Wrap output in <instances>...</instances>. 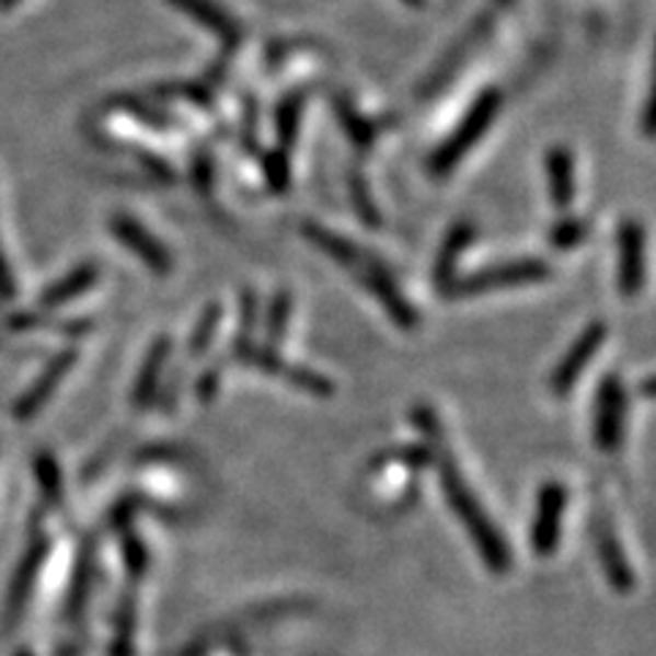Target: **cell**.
<instances>
[{
	"instance_id": "1",
	"label": "cell",
	"mask_w": 656,
	"mask_h": 656,
	"mask_svg": "<svg viewBox=\"0 0 656 656\" xmlns=\"http://www.w3.org/2000/svg\"><path fill=\"white\" fill-rule=\"evenodd\" d=\"M440 462V487H444L446 500H449L451 511L460 517V522L465 526L468 537L471 542L476 544L479 555L487 564L490 572L495 575H506L511 566V553L506 548V539L500 537L495 522L490 520V515L484 511V506L479 504V498L473 495V490L468 487L465 476L457 468V462L451 460L449 451H440L438 454Z\"/></svg>"
},
{
	"instance_id": "2",
	"label": "cell",
	"mask_w": 656,
	"mask_h": 656,
	"mask_svg": "<svg viewBox=\"0 0 656 656\" xmlns=\"http://www.w3.org/2000/svg\"><path fill=\"white\" fill-rule=\"evenodd\" d=\"M500 104H504V93L500 88L490 85L479 93L471 102V107L465 110V115L460 118V124L451 129V135L429 153V175L433 179H446L468 153L473 151L479 140H484V135L490 131V126L495 124L500 113Z\"/></svg>"
},
{
	"instance_id": "3",
	"label": "cell",
	"mask_w": 656,
	"mask_h": 656,
	"mask_svg": "<svg viewBox=\"0 0 656 656\" xmlns=\"http://www.w3.org/2000/svg\"><path fill=\"white\" fill-rule=\"evenodd\" d=\"M550 277V266L542 257H515V261L495 263L479 272L454 277V283L444 290L449 299H471V296L495 294V290L522 288V285L542 283Z\"/></svg>"
},
{
	"instance_id": "4",
	"label": "cell",
	"mask_w": 656,
	"mask_h": 656,
	"mask_svg": "<svg viewBox=\"0 0 656 656\" xmlns=\"http://www.w3.org/2000/svg\"><path fill=\"white\" fill-rule=\"evenodd\" d=\"M347 272L358 279V285H361L367 294H372L375 299H378V304L383 307L385 315H389L396 326L405 331L418 329L416 307L407 301V296L402 294L396 279L391 277L389 268L383 266V261H378V257L369 255V252H361V257H358Z\"/></svg>"
},
{
	"instance_id": "5",
	"label": "cell",
	"mask_w": 656,
	"mask_h": 656,
	"mask_svg": "<svg viewBox=\"0 0 656 656\" xmlns=\"http://www.w3.org/2000/svg\"><path fill=\"white\" fill-rule=\"evenodd\" d=\"M110 230L120 241V246H126L131 255L140 257V263L148 272H153L157 277H168L173 272V255H170V250L140 219H135L131 214H115L110 219Z\"/></svg>"
},
{
	"instance_id": "6",
	"label": "cell",
	"mask_w": 656,
	"mask_h": 656,
	"mask_svg": "<svg viewBox=\"0 0 656 656\" xmlns=\"http://www.w3.org/2000/svg\"><path fill=\"white\" fill-rule=\"evenodd\" d=\"M605 339H608V326H605L602 321L588 323V326L580 331V336L572 342L569 350L564 353V358H561L553 369L550 389H553L555 396H569V391L575 389L577 380H580V375L586 372L588 364L597 358L599 347L605 345Z\"/></svg>"
},
{
	"instance_id": "7",
	"label": "cell",
	"mask_w": 656,
	"mask_h": 656,
	"mask_svg": "<svg viewBox=\"0 0 656 656\" xmlns=\"http://www.w3.org/2000/svg\"><path fill=\"white\" fill-rule=\"evenodd\" d=\"M239 358H241V361L252 364V367L263 369V372L277 375V378L288 380V383L296 385V389H304V391H310V394H315V396H331V394H334V383H331L326 375L315 372V369L304 367V364L288 361V358H283L277 350H272V347L250 345L244 353H241Z\"/></svg>"
},
{
	"instance_id": "8",
	"label": "cell",
	"mask_w": 656,
	"mask_h": 656,
	"mask_svg": "<svg viewBox=\"0 0 656 656\" xmlns=\"http://www.w3.org/2000/svg\"><path fill=\"white\" fill-rule=\"evenodd\" d=\"M624 411H626V391L619 375H608L599 385L597 396V424H594V440L602 451H615L624 435Z\"/></svg>"
},
{
	"instance_id": "9",
	"label": "cell",
	"mask_w": 656,
	"mask_h": 656,
	"mask_svg": "<svg viewBox=\"0 0 656 656\" xmlns=\"http://www.w3.org/2000/svg\"><path fill=\"white\" fill-rule=\"evenodd\" d=\"M566 509V490L564 484L550 482L539 490L537 500V517H533V531H531V544L533 553L539 559H550L559 548L561 539V520H564Z\"/></svg>"
},
{
	"instance_id": "10",
	"label": "cell",
	"mask_w": 656,
	"mask_h": 656,
	"mask_svg": "<svg viewBox=\"0 0 656 656\" xmlns=\"http://www.w3.org/2000/svg\"><path fill=\"white\" fill-rule=\"evenodd\" d=\"M646 285V230L637 219L619 228V290L635 299Z\"/></svg>"
},
{
	"instance_id": "11",
	"label": "cell",
	"mask_w": 656,
	"mask_h": 656,
	"mask_svg": "<svg viewBox=\"0 0 656 656\" xmlns=\"http://www.w3.org/2000/svg\"><path fill=\"white\" fill-rule=\"evenodd\" d=\"M168 3L184 11L200 27H206L228 49H239L244 44V27H241V22L225 5H219L217 0H168Z\"/></svg>"
},
{
	"instance_id": "12",
	"label": "cell",
	"mask_w": 656,
	"mask_h": 656,
	"mask_svg": "<svg viewBox=\"0 0 656 656\" xmlns=\"http://www.w3.org/2000/svg\"><path fill=\"white\" fill-rule=\"evenodd\" d=\"M473 239H476V228H473V222H468V219H460V222L451 225L449 233L444 235V244H440L433 263V283L440 294L454 283L460 257L465 255L468 246L473 244Z\"/></svg>"
},
{
	"instance_id": "13",
	"label": "cell",
	"mask_w": 656,
	"mask_h": 656,
	"mask_svg": "<svg viewBox=\"0 0 656 656\" xmlns=\"http://www.w3.org/2000/svg\"><path fill=\"white\" fill-rule=\"evenodd\" d=\"M544 170H548V189L555 211L566 214L575 206L577 179H575V157L566 146H553L544 153Z\"/></svg>"
},
{
	"instance_id": "14",
	"label": "cell",
	"mask_w": 656,
	"mask_h": 656,
	"mask_svg": "<svg viewBox=\"0 0 656 656\" xmlns=\"http://www.w3.org/2000/svg\"><path fill=\"white\" fill-rule=\"evenodd\" d=\"M47 555H49V539H38V542H33L31 548H27L20 569H16L14 580H11L9 597H5V621H9V624H14V621L20 619V610L25 608L27 597H31L33 586H36L38 569L44 566Z\"/></svg>"
},
{
	"instance_id": "15",
	"label": "cell",
	"mask_w": 656,
	"mask_h": 656,
	"mask_svg": "<svg viewBox=\"0 0 656 656\" xmlns=\"http://www.w3.org/2000/svg\"><path fill=\"white\" fill-rule=\"evenodd\" d=\"M594 537H597L599 561H602V569H605V577H608V583L619 594H630L632 588H635V575H632L630 561H626L613 528H610L605 520H599L597 526H594Z\"/></svg>"
},
{
	"instance_id": "16",
	"label": "cell",
	"mask_w": 656,
	"mask_h": 656,
	"mask_svg": "<svg viewBox=\"0 0 656 656\" xmlns=\"http://www.w3.org/2000/svg\"><path fill=\"white\" fill-rule=\"evenodd\" d=\"M77 361V353L74 350H64L58 353V356L53 358V361L47 364V369H44L42 375H38L36 383L27 389V394H22V400L16 402L14 413L16 418H33L38 411L44 407V402L53 396V391L58 389L60 380L66 378V372L71 369V364Z\"/></svg>"
},
{
	"instance_id": "17",
	"label": "cell",
	"mask_w": 656,
	"mask_h": 656,
	"mask_svg": "<svg viewBox=\"0 0 656 656\" xmlns=\"http://www.w3.org/2000/svg\"><path fill=\"white\" fill-rule=\"evenodd\" d=\"M170 347H173V342H170L168 334H162L159 339H153V345L148 347V356H146V361H142L140 375H137L135 389H131V402H135L137 407L151 405L153 396H157L159 380H162V369H164V364H168V356H170Z\"/></svg>"
},
{
	"instance_id": "18",
	"label": "cell",
	"mask_w": 656,
	"mask_h": 656,
	"mask_svg": "<svg viewBox=\"0 0 656 656\" xmlns=\"http://www.w3.org/2000/svg\"><path fill=\"white\" fill-rule=\"evenodd\" d=\"M301 235H304V239L310 241V244L315 246L318 252H323V255L331 257L336 266L345 268V272L353 266V263L358 261V257H361V252H364L361 246L353 244L350 239L339 235L336 230H329L326 225L304 222V225H301Z\"/></svg>"
},
{
	"instance_id": "19",
	"label": "cell",
	"mask_w": 656,
	"mask_h": 656,
	"mask_svg": "<svg viewBox=\"0 0 656 656\" xmlns=\"http://www.w3.org/2000/svg\"><path fill=\"white\" fill-rule=\"evenodd\" d=\"M96 277H99V268L93 266V263H82V266H77L74 272L66 274L64 279H58V283L42 296V307H60L64 301L77 299V296L85 294L88 288H93Z\"/></svg>"
},
{
	"instance_id": "20",
	"label": "cell",
	"mask_w": 656,
	"mask_h": 656,
	"mask_svg": "<svg viewBox=\"0 0 656 656\" xmlns=\"http://www.w3.org/2000/svg\"><path fill=\"white\" fill-rule=\"evenodd\" d=\"M301 113H304V93L294 91L285 93L277 104V113H274V126H277L279 146L288 151L296 146L301 129Z\"/></svg>"
},
{
	"instance_id": "21",
	"label": "cell",
	"mask_w": 656,
	"mask_h": 656,
	"mask_svg": "<svg viewBox=\"0 0 656 656\" xmlns=\"http://www.w3.org/2000/svg\"><path fill=\"white\" fill-rule=\"evenodd\" d=\"M290 315H294V294L288 288H279L266 315V347L277 350L283 345V339L288 336Z\"/></svg>"
},
{
	"instance_id": "22",
	"label": "cell",
	"mask_w": 656,
	"mask_h": 656,
	"mask_svg": "<svg viewBox=\"0 0 656 656\" xmlns=\"http://www.w3.org/2000/svg\"><path fill=\"white\" fill-rule=\"evenodd\" d=\"M347 189H350V206L353 211H356V217L361 219L364 228L369 230H380V211L378 206H375L372 195H369V184L364 181L361 173H353L350 179H347Z\"/></svg>"
},
{
	"instance_id": "23",
	"label": "cell",
	"mask_w": 656,
	"mask_h": 656,
	"mask_svg": "<svg viewBox=\"0 0 656 656\" xmlns=\"http://www.w3.org/2000/svg\"><path fill=\"white\" fill-rule=\"evenodd\" d=\"M336 118H339L342 129H345V135L350 137L356 146H369V142L375 140L372 124H369L347 99H336Z\"/></svg>"
},
{
	"instance_id": "24",
	"label": "cell",
	"mask_w": 656,
	"mask_h": 656,
	"mask_svg": "<svg viewBox=\"0 0 656 656\" xmlns=\"http://www.w3.org/2000/svg\"><path fill=\"white\" fill-rule=\"evenodd\" d=\"M219 323H222V304H208L206 312L200 315V321H197L195 331H192V339H189V353L192 356H203V353L211 347L214 336H217Z\"/></svg>"
},
{
	"instance_id": "25",
	"label": "cell",
	"mask_w": 656,
	"mask_h": 656,
	"mask_svg": "<svg viewBox=\"0 0 656 656\" xmlns=\"http://www.w3.org/2000/svg\"><path fill=\"white\" fill-rule=\"evenodd\" d=\"M263 173H266L272 192L283 195L290 189V159L285 148H274V151L263 153Z\"/></svg>"
},
{
	"instance_id": "26",
	"label": "cell",
	"mask_w": 656,
	"mask_h": 656,
	"mask_svg": "<svg viewBox=\"0 0 656 656\" xmlns=\"http://www.w3.org/2000/svg\"><path fill=\"white\" fill-rule=\"evenodd\" d=\"M36 479H38V487H42L44 498H47L53 506H58L60 498H64V484H60V468H58V462H55L53 454L36 457Z\"/></svg>"
},
{
	"instance_id": "27",
	"label": "cell",
	"mask_w": 656,
	"mask_h": 656,
	"mask_svg": "<svg viewBox=\"0 0 656 656\" xmlns=\"http://www.w3.org/2000/svg\"><path fill=\"white\" fill-rule=\"evenodd\" d=\"M257 323V299L252 290H246L244 296H241V321H239V334H235L233 339V356L239 358L241 353L246 350L250 345H255L252 342V329H255Z\"/></svg>"
},
{
	"instance_id": "28",
	"label": "cell",
	"mask_w": 656,
	"mask_h": 656,
	"mask_svg": "<svg viewBox=\"0 0 656 656\" xmlns=\"http://www.w3.org/2000/svg\"><path fill=\"white\" fill-rule=\"evenodd\" d=\"M91 577H93V553H85L80 561V569H77L74 586H71V597L66 610H69V619H77L80 610L85 608L88 591H91Z\"/></svg>"
},
{
	"instance_id": "29",
	"label": "cell",
	"mask_w": 656,
	"mask_h": 656,
	"mask_svg": "<svg viewBox=\"0 0 656 656\" xmlns=\"http://www.w3.org/2000/svg\"><path fill=\"white\" fill-rule=\"evenodd\" d=\"M131 648H135V605L124 602L120 605L118 637H115L113 656H131Z\"/></svg>"
},
{
	"instance_id": "30",
	"label": "cell",
	"mask_w": 656,
	"mask_h": 656,
	"mask_svg": "<svg viewBox=\"0 0 656 656\" xmlns=\"http://www.w3.org/2000/svg\"><path fill=\"white\" fill-rule=\"evenodd\" d=\"M586 235H588V225L583 222V219L577 217L561 219V222L553 228V244L559 246V250H572V246L583 244Z\"/></svg>"
},
{
	"instance_id": "31",
	"label": "cell",
	"mask_w": 656,
	"mask_h": 656,
	"mask_svg": "<svg viewBox=\"0 0 656 656\" xmlns=\"http://www.w3.org/2000/svg\"><path fill=\"white\" fill-rule=\"evenodd\" d=\"M124 561H126V569H129V575L140 577L142 572H146L148 553H146V548H142V542L135 537V533H126V537H124Z\"/></svg>"
},
{
	"instance_id": "32",
	"label": "cell",
	"mask_w": 656,
	"mask_h": 656,
	"mask_svg": "<svg viewBox=\"0 0 656 656\" xmlns=\"http://www.w3.org/2000/svg\"><path fill=\"white\" fill-rule=\"evenodd\" d=\"M159 93H170V96L189 99L192 104H200V107H211V104H214L211 91H208V88H203V85H192V82H179V85L162 88Z\"/></svg>"
},
{
	"instance_id": "33",
	"label": "cell",
	"mask_w": 656,
	"mask_h": 656,
	"mask_svg": "<svg viewBox=\"0 0 656 656\" xmlns=\"http://www.w3.org/2000/svg\"><path fill=\"white\" fill-rule=\"evenodd\" d=\"M211 175H214V164H211V159L206 157V153H200V157L195 159V162H192V179H195V184L200 186L203 192L208 189V186H211Z\"/></svg>"
},
{
	"instance_id": "34",
	"label": "cell",
	"mask_w": 656,
	"mask_h": 656,
	"mask_svg": "<svg viewBox=\"0 0 656 656\" xmlns=\"http://www.w3.org/2000/svg\"><path fill=\"white\" fill-rule=\"evenodd\" d=\"M219 380H222V375H219L217 367L208 369V372L197 380V394H200L203 402H211L214 394H219Z\"/></svg>"
},
{
	"instance_id": "35",
	"label": "cell",
	"mask_w": 656,
	"mask_h": 656,
	"mask_svg": "<svg viewBox=\"0 0 656 656\" xmlns=\"http://www.w3.org/2000/svg\"><path fill=\"white\" fill-rule=\"evenodd\" d=\"M11 294H14V283H11V274H9V268H5L3 255H0V296H3V299H9Z\"/></svg>"
},
{
	"instance_id": "36",
	"label": "cell",
	"mask_w": 656,
	"mask_h": 656,
	"mask_svg": "<svg viewBox=\"0 0 656 656\" xmlns=\"http://www.w3.org/2000/svg\"><path fill=\"white\" fill-rule=\"evenodd\" d=\"M402 3H405V5H411V9H422V5H424V0H402Z\"/></svg>"
},
{
	"instance_id": "37",
	"label": "cell",
	"mask_w": 656,
	"mask_h": 656,
	"mask_svg": "<svg viewBox=\"0 0 656 656\" xmlns=\"http://www.w3.org/2000/svg\"><path fill=\"white\" fill-rule=\"evenodd\" d=\"M16 656H31V654H27V652H20Z\"/></svg>"
}]
</instances>
